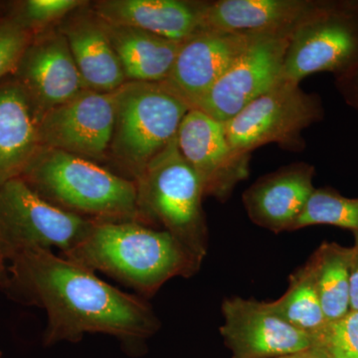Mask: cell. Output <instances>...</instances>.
Wrapping results in <instances>:
<instances>
[{"label": "cell", "instance_id": "ba28073f", "mask_svg": "<svg viewBox=\"0 0 358 358\" xmlns=\"http://www.w3.org/2000/svg\"><path fill=\"white\" fill-rule=\"evenodd\" d=\"M324 117L320 96L300 84L281 81L224 122L226 136L235 152L250 157L268 143L303 148L301 133Z\"/></svg>", "mask_w": 358, "mask_h": 358}, {"label": "cell", "instance_id": "83f0119b", "mask_svg": "<svg viewBox=\"0 0 358 358\" xmlns=\"http://www.w3.org/2000/svg\"><path fill=\"white\" fill-rule=\"evenodd\" d=\"M355 235V245L352 248V262H350V310H358V234Z\"/></svg>", "mask_w": 358, "mask_h": 358}, {"label": "cell", "instance_id": "d6986e66", "mask_svg": "<svg viewBox=\"0 0 358 358\" xmlns=\"http://www.w3.org/2000/svg\"><path fill=\"white\" fill-rule=\"evenodd\" d=\"M40 119L13 75L0 81V185L20 178L41 148Z\"/></svg>", "mask_w": 358, "mask_h": 358}, {"label": "cell", "instance_id": "44dd1931", "mask_svg": "<svg viewBox=\"0 0 358 358\" xmlns=\"http://www.w3.org/2000/svg\"><path fill=\"white\" fill-rule=\"evenodd\" d=\"M320 303L327 322L345 317L350 310V275L352 248L338 244H324L313 254Z\"/></svg>", "mask_w": 358, "mask_h": 358}, {"label": "cell", "instance_id": "f1b7e54d", "mask_svg": "<svg viewBox=\"0 0 358 358\" xmlns=\"http://www.w3.org/2000/svg\"><path fill=\"white\" fill-rule=\"evenodd\" d=\"M274 358H324L320 357L319 353L315 352V350L310 348V350H305L298 353H293V355H282V357Z\"/></svg>", "mask_w": 358, "mask_h": 358}, {"label": "cell", "instance_id": "e0dca14e", "mask_svg": "<svg viewBox=\"0 0 358 358\" xmlns=\"http://www.w3.org/2000/svg\"><path fill=\"white\" fill-rule=\"evenodd\" d=\"M326 0H219L203 2L201 29L232 33H292Z\"/></svg>", "mask_w": 358, "mask_h": 358}, {"label": "cell", "instance_id": "277c9868", "mask_svg": "<svg viewBox=\"0 0 358 358\" xmlns=\"http://www.w3.org/2000/svg\"><path fill=\"white\" fill-rule=\"evenodd\" d=\"M136 183L138 221L169 232L201 265L208 249L203 186L179 152L176 136Z\"/></svg>", "mask_w": 358, "mask_h": 358}, {"label": "cell", "instance_id": "6da1fadb", "mask_svg": "<svg viewBox=\"0 0 358 358\" xmlns=\"http://www.w3.org/2000/svg\"><path fill=\"white\" fill-rule=\"evenodd\" d=\"M1 289L13 301L46 313L45 346L102 334L117 338L129 355H141L160 327L138 294L124 293L52 250H31L14 258Z\"/></svg>", "mask_w": 358, "mask_h": 358}, {"label": "cell", "instance_id": "484cf974", "mask_svg": "<svg viewBox=\"0 0 358 358\" xmlns=\"http://www.w3.org/2000/svg\"><path fill=\"white\" fill-rule=\"evenodd\" d=\"M33 36L10 15L0 17V81L13 75Z\"/></svg>", "mask_w": 358, "mask_h": 358}, {"label": "cell", "instance_id": "9a60e30c", "mask_svg": "<svg viewBox=\"0 0 358 358\" xmlns=\"http://www.w3.org/2000/svg\"><path fill=\"white\" fill-rule=\"evenodd\" d=\"M313 176V166L298 162L259 178L243 194L250 219L275 233L294 230V224L315 192Z\"/></svg>", "mask_w": 358, "mask_h": 358}, {"label": "cell", "instance_id": "4dcf8cb0", "mask_svg": "<svg viewBox=\"0 0 358 358\" xmlns=\"http://www.w3.org/2000/svg\"><path fill=\"white\" fill-rule=\"evenodd\" d=\"M0 358H6L4 357L3 353H2L1 352H0Z\"/></svg>", "mask_w": 358, "mask_h": 358}, {"label": "cell", "instance_id": "5b68a950", "mask_svg": "<svg viewBox=\"0 0 358 358\" xmlns=\"http://www.w3.org/2000/svg\"><path fill=\"white\" fill-rule=\"evenodd\" d=\"M115 95L109 154L117 173L136 182L150 160L176 138L190 108L162 83L126 82Z\"/></svg>", "mask_w": 358, "mask_h": 358}, {"label": "cell", "instance_id": "9c48e42d", "mask_svg": "<svg viewBox=\"0 0 358 358\" xmlns=\"http://www.w3.org/2000/svg\"><path fill=\"white\" fill-rule=\"evenodd\" d=\"M292 33H261L194 109L226 122L281 81Z\"/></svg>", "mask_w": 358, "mask_h": 358}, {"label": "cell", "instance_id": "8992f818", "mask_svg": "<svg viewBox=\"0 0 358 358\" xmlns=\"http://www.w3.org/2000/svg\"><path fill=\"white\" fill-rule=\"evenodd\" d=\"M94 224L49 203L21 178L0 185V255L6 263L31 250L67 253L88 236Z\"/></svg>", "mask_w": 358, "mask_h": 358}, {"label": "cell", "instance_id": "7a4b0ae2", "mask_svg": "<svg viewBox=\"0 0 358 358\" xmlns=\"http://www.w3.org/2000/svg\"><path fill=\"white\" fill-rule=\"evenodd\" d=\"M72 262L109 275L150 298L176 277H192L197 263L166 231L136 221L95 222L88 236L61 255Z\"/></svg>", "mask_w": 358, "mask_h": 358}, {"label": "cell", "instance_id": "30bf717a", "mask_svg": "<svg viewBox=\"0 0 358 358\" xmlns=\"http://www.w3.org/2000/svg\"><path fill=\"white\" fill-rule=\"evenodd\" d=\"M115 91L100 93L86 90L46 113L39 122L41 147L95 162L107 159L115 128Z\"/></svg>", "mask_w": 358, "mask_h": 358}, {"label": "cell", "instance_id": "4fadbf2b", "mask_svg": "<svg viewBox=\"0 0 358 358\" xmlns=\"http://www.w3.org/2000/svg\"><path fill=\"white\" fill-rule=\"evenodd\" d=\"M258 35L200 29L181 43L162 83L194 109Z\"/></svg>", "mask_w": 358, "mask_h": 358}, {"label": "cell", "instance_id": "ac0fdd59", "mask_svg": "<svg viewBox=\"0 0 358 358\" xmlns=\"http://www.w3.org/2000/svg\"><path fill=\"white\" fill-rule=\"evenodd\" d=\"M203 2L185 0H101L91 7L113 24L131 26L182 43L201 29Z\"/></svg>", "mask_w": 358, "mask_h": 358}, {"label": "cell", "instance_id": "52a82bcc", "mask_svg": "<svg viewBox=\"0 0 358 358\" xmlns=\"http://www.w3.org/2000/svg\"><path fill=\"white\" fill-rule=\"evenodd\" d=\"M357 58V0H326L292 32L281 80L300 84L319 72H331L338 77Z\"/></svg>", "mask_w": 358, "mask_h": 358}, {"label": "cell", "instance_id": "2e32d148", "mask_svg": "<svg viewBox=\"0 0 358 358\" xmlns=\"http://www.w3.org/2000/svg\"><path fill=\"white\" fill-rule=\"evenodd\" d=\"M56 27L67 40L87 89L110 93L126 83L103 20L88 3L73 11Z\"/></svg>", "mask_w": 358, "mask_h": 358}, {"label": "cell", "instance_id": "8fae6325", "mask_svg": "<svg viewBox=\"0 0 358 358\" xmlns=\"http://www.w3.org/2000/svg\"><path fill=\"white\" fill-rule=\"evenodd\" d=\"M13 76L39 119L88 90L69 45L57 27L37 33L21 56Z\"/></svg>", "mask_w": 358, "mask_h": 358}, {"label": "cell", "instance_id": "603a6c76", "mask_svg": "<svg viewBox=\"0 0 358 358\" xmlns=\"http://www.w3.org/2000/svg\"><path fill=\"white\" fill-rule=\"evenodd\" d=\"M322 224L345 228L358 234V197L348 199L329 188H315L294 230Z\"/></svg>", "mask_w": 358, "mask_h": 358}, {"label": "cell", "instance_id": "7402d4cb", "mask_svg": "<svg viewBox=\"0 0 358 358\" xmlns=\"http://www.w3.org/2000/svg\"><path fill=\"white\" fill-rule=\"evenodd\" d=\"M273 313L308 334L327 322L320 303L315 270L310 261L291 275L289 288L281 298L268 301Z\"/></svg>", "mask_w": 358, "mask_h": 358}, {"label": "cell", "instance_id": "4316f807", "mask_svg": "<svg viewBox=\"0 0 358 358\" xmlns=\"http://www.w3.org/2000/svg\"><path fill=\"white\" fill-rule=\"evenodd\" d=\"M336 86L346 103L358 110V58L350 69L336 77Z\"/></svg>", "mask_w": 358, "mask_h": 358}, {"label": "cell", "instance_id": "3957f363", "mask_svg": "<svg viewBox=\"0 0 358 358\" xmlns=\"http://www.w3.org/2000/svg\"><path fill=\"white\" fill-rule=\"evenodd\" d=\"M20 178L49 203L80 217L140 222L136 183L93 160L42 147Z\"/></svg>", "mask_w": 358, "mask_h": 358}, {"label": "cell", "instance_id": "d4e9b609", "mask_svg": "<svg viewBox=\"0 0 358 358\" xmlns=\"http://www.w3.org/2000/svg\"><path fill=\"white\" fill-rule=\"evenodd\" d=\"M88 3L82 0H25L8 14L33 34L56 27L70 13Z\"/></svg>", "mask_w": 358, "mask_h": 358}, {"label": "cell", "instance_id": "cb8c5ba5", "mask_svg": "<svg viewBox=\"0 0 358 358\" xmlns=\"http://www.w3.org/2000/svg\"><path fill=\"white\" fill-rule=\"evenodd\" d=\"M310 348L324 358H358V310L327 322L310 334Z\"/></svg>", "mask_w": 358, "mask_h": 358}, {"label": "cell", "instance_id": "f546056e", "mask_svg": "<svg viewBox=\"0 0 358 358\" xmlns=\"http://www.w3.org/2000/svg\"><path fill=\"white\" fill-rule=\"evenodd\" d=\"M7 275V265L4 259L0 255V288L3 286Z\"/></svg>", "mask_w": 358, "mask_h": 358}, {"label": "cell", "instance_id": "7c38bea8", "mask_svg": "<svg viewBox=\"0 0 358 358\" xmlns=\"http://www.w3.org/2000/svg\"><path fill=\"white\" fill-rule=\"evenodd\" d=\"M179 152L199 176L204 194L225 200L248 178L250 157L235 152L224 124L199 109H190L176 134Z\"/></svg>", "mask_w": 358, "mask_h": 358}, {"label": "cell", "instance_id": "5bb4252c", "mask_svg": "<svg viewBox=\"0 0 358 358\" xmlns=\"http://www.w3.org/2000/svg\"><path fill=\"white\" fill-rule=\"evenodd\" d=\"M222 313L220 331L232 358H274L310 348V334L285 322L265 301L227 299Z\"/></svg>", "mask_w": 358, "mask_h": 358}, {"label": "cell", "instance_id": "ffe728a7", "mask_svg": "<svg viewBox=\"0 0 358 358\" xmlns=\"http://www.w3.org/2000/svg\"><path fill=\"white\" fill-rule=\"evenodd\" d=\"M103 24L127 82L162 83L169 77L181 43L131 26Z\"/></svg>", "mask_w": 358, "mask_h": 358}]
</instances>
